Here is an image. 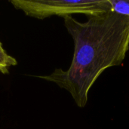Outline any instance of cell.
<instances>
[{
    "label": "cell",
    "instance_id": "cell-1",
    "mask_svg": "<svg viewBox=\"0 0 129 129\" xmlns=\"http://www.w3.org/2000/svg\"><path fill=\"white\" fill-rule=\"evenodd\" d=\"M63 18L74 42L71 65L66 71L56 69L48 76L38 77L66 89L82 108L102 73L124 61L129 50V17L109 11L88 16L86 22H79L72 16Z\"/></svg>",
    "mask_w": 129,
    "mask_h": 129
},
{
    "label": "cell",
    "instance_id": "cell-2",
    "mask_svg": "<svg viewBox=\"0 0 129 129\" xmlns=\"http://www.w3.org/2000/svg\"><path fill=\"white\" fill-rule=\"evenodd\" d=\"M11 3L26 15L38 19L54 15L64 17L73 14L91 16L111 11L110 0H12Z\"/></svg>",
    "mask_w": 129,
    "mask_h": 129
},
{
    "label": "cell",
    "instance_id": "cell-3",
    "mask_svg": "<svg viewBox=\"0 0 129 129\" xmlns=\"http://www.w3.org/2000/svg\"><path fill=\"white\" fill-rule=\"evenodd\" d=\"M17 64V61L16 59L7 54L0 42V72L3 74H7L8 73L9 68Z\"/></svg>",
    "mask_w": 129,
    "mask_h": 129
},
{
    "label": "cell",
    "instance_id": "cell-4",
    "mask_svg": "<svg viewBox=\"0 0 129 129\" xmlns=\"http://www.w3.org/2000/svg\"><path fill=\"white\" fill-rule=\"evenodd\" d=\"M111 11L129 17V0H110Z\"/></svg>",
    "mask_w": 129,
    "mask_h": 129
}]
</instances>
